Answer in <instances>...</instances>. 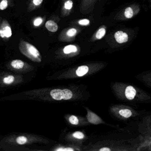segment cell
<instances>
[{
  "instance_id": "24",
  "label": "cell",
  "mask_w": 151,
  "mask_h": 151,
  "mask_svg": "<svg viewBox=\"0 0 151 151\" xmlns=\"http://www.w3.org/2000/svg\"><path fill=\"white\" fill-rule=\"evenodd\" d=\"M10 2L9 0H0V10L3 11L7 9Z\"/></svg>"
},
{
  "instance_id": "9",
  "label": "cell",
  "mask_w": 151,
  "mask_h": 151,
  "mask_svg": "<svg viewBox=\"0 0 151 151\" xmlns=\"http://www.w3.org/2000/svg\"><path fill=\"white\" fill-rule=\"evenodd\" d=\"M12 35L11 27L8 20H3L0 25V37L4 40H7Z\"/></svg>"
},
{
  "instance_id": "31",
  "label": "cell",
  "mask_w": 151,
  "mask_h": 151,
  "mask_svg": "<svg viewBox=\"0 0 151 151\" xmlns=\"http://www.w3.org/2000/svg\"><path fill=\"white\" fill-rule=\"evenodd\" d=\"M150 2L151 3V0H150Z\"/></svg>"
},
{
  "instance_id": "16",
  "label": "cell",
  "mask_w": 151,
  "mask_h": 151,
  "mask_svg": "<svg viewBox=\"0 0 151 151\" xmlns=\"http://www.w3.org/2000/svg\"><path fill=\"white\" fill-rule=\"evenodd\" d=\"M87 118L89 122L94 125H98L103 122L102 119L97 115L90 111H88Z\"/></svg>"
},
{
  "instance_id": "13",
  "label": "cell",
  "mask_w": 151,
  "mask_h": 151,
  "mask_svg": "<svg viewBox=\"0 0 151 151\" xmlns=\"http://www.w3.org/2000/svg\"><path fill=\"white\" fill-rule=\"evenodd\" d=\"M136 78L146 87L151 89V70L139 74L137 76Z\"/></svg>"
},
{
  "instance_id": "30",
  "label": "cell",
  "mask_w": 151,
  "mask_h": 151,
  "mask_svg": "<svg viewBox=\"0 0 151 151\" xmlns=\"http://www.w3.org/2000/svg\"><path fill=\"white\" fill-rule=\"evenodd\" d=\"M1 18H0V25H1Z\"/></svg>"
},
{
  "instance_id": "2",
  "label": "cell",
  "mask_w": 151,
  "mask_h": 151,
  "mask_svg": "<svg viewBox=\"0 0 151 151\" xmlns=\"http://www.w3.org/2000/svg\"><path fill=\"white\" fill-rule=\"evenodd\" d=\"M20 52L27 58L34 62L40 63L42 61V56L37 48L29 42L20 40L19 44Z\"/></svg>"
},
{
  "instance_id": "18",
  "label": "cell",
  "mask_w": 151,
  "mask_h": 151,
  "mask_svg": "<svg viewBox=\"0 0 151 151\" xmlns=\"http://www.w3.org/2000/svg\"><path fill=\"white\" fill-rule=\"evenodd\" d=\"M45 27L47 30L52 33H55L58 30V25L55 20H49L45 23Z\"/></svg>"
},
{
  "instance_id": "10",
  "label": "cell",
  "mask_w": 151,
  "mask_h": 151,
  "mask_svg": "<svg viewBox=\"0 0 151 151\" xmlns=\"http://www.w3.org/2000/svg\"><path fill=\"white\" fill-rule=\"evenodd\" d=\"M134 151H151V137L141 135L140 142L134 147Z\"/></svg>"
},
{
  "instance_id": "14",
  "label": "cell",
  "mask_w": 151,
  "mask_h": 151,
  "mask_svg": "<svg viewBox=\"0 0 151 151\" xmlns=\"http://www.w3.org/2000/svg\"><path fill=\"white\" fill-rule=\"evenodd\" d=\"M63 53L65 55H76L80 51V47L76 44H69L65 46L62 50Z\"/></svg>"
},
{
  "instance_id": "29",
  "label": "cell",
  "mask_w": 151,
  "mask_h": 151,
  "mask_svg": "<svg viewBox=\"0 0 151 151\" xmlns=\"http://www.w3.org/2000/svg\"><path fill=\"white\" fill-rule=\"evenodd\" d=\"M99 150L101 151H110L111 150L109 149V148L105 147V148H102L101 149H99Z\"/></svg>"
},
{
  "instance_id": "26",
  "label": "cell",
  "mask_w": 151,
  "mask_h": 151,
  "mask_svg": "<svg viewBox=\"0 0 151 151\" xmlns=\"http://www.w3.org/2000/svg\"><path fill=\"white\" fill-rule=\"evenodd\" d=\"M73 136L74 138L81 140V139H83L85 136L82 132H80V131H76V132L73 133Z\"/></svg>"
},
{
  "instance_id": "4",
  "label": "cell",
  "mask_w": 151,
  "mask_h": 151,
  "mask_svg": "<svg viewBox=\"0 0 151 151\" xmlns=\"http://www.w3.org/2000/svg\"><path fill=\"white\" fill-rule=\"evenodd\" d=\"M135 32L130 29L119 30L114 33L113 41L118 45H122L128 43L134 38Z\"/></svg>"
},
{
  "instance_id": "27",
  "label": "cell",
  "mask_w": 151,
  "mask_h": 151,
  "mask_svg": "<svg viewBox=\"0 0 151 151\" xmlns=\"http://www.w3.org/2000/svg\"><path fill=\"white\" fill-rule=\"evenodd\" d=\"M69 121L71 124L73 125H77L79 124V119L76 116L72 115L69 118Z\"/></svg>"
},
{
  "instance_id": "8",
  "label": "cell",
  "mask_w": 151,
  "mask_h": 151,
  "mask_svg": "<svg viewBox=\"0 0 151 151\" xmlns=\"http://www.w3.org/2000/svg\"><path fill=\"white\" fill-rule=\"evenodd\" d=\"M138 131L141 135L151 137V115H148L143 118L139 125Z\"/></svg>"
},
{
  "instance_id": "7",
  "label": "cell",
  "mask_w": 151,
  "mask_h": 151,
  "mask_svg": "<svg viewBox=\"0 0 151 151\" xmlns=\"http://www.w3.org/2000/svg\"><path fill=\"white\" fill-rule=\"evenodd\" d=\"M117 113L120 117L124 119H129L136 118L140 114L139 112L129 107H122L119 108Z\"/></svg>"
},
{
  "instance_id": "5",
  "label": "cell",
  "mask_w": 151,
  "mask_h": 151,
  "mask_svg": "<svg viewBox=\"0 0 151 151\" xmlns=\"http://www.w3.org/2000/svg\"><path fill=\"white\" fill-rule=\"evenodd\" d=\"M81 32V28L77 26L73 25L65 28L59 34L58 40L60 41L66 42L73 41Z\"/></svg>"
},
{
  "instance_id": "11",
  "label": "cell",
  "mask_w": 151,
  "mask_h": 151,
  "mask_svg": "<svg viewBox=\"0 0 151 151\" xmlns=\"http://www.w3.org/2000/svg\"><path fill=\"white\" fill-rule=\"evenodd\" d=\"M97 0H81L80 11L82 14H88L93 11Z\"/></svg>"
},
{
  "instance_id": "17",
  "label": "cell",
  "mask_w": 151,
  "mask_h": 151,
  "mask_svg": "<svg viewBox=\"0 0 151 151\" xmlns=\"http://www.w3.org/2000/svg\"><path fill=\"white\" fill-rule=\"evenodd\" d=\"M43 0H29L27 4V11L32 12L40 7Z\"/></svg>"
},
{
  "instance_id": "22",
  "label": "cell",
  "mask_w": 151,
  "mask_h": 151,
  "mask_svg": "<svg viewBox=\"0 0 151 151\" xmlns=\"http://www.w3.org/2000/svg\"><path fill=\"white\" fill-rule=\"evenodd\" d=\"M44 20H45V19L44 18L42 17H37L33 20V25L35 27H40V26L42 25V23H43V21H44Z\"/></svg>"
},
{
  "instance_id": "1",
  "label": "cell",
  "mask_w": 151,
  "mask_h": 151,
  "mask_svg": "<svg viewBox=\"0 0 151 151\" xmlns=\"http://www.w3.org/2000/svg\"><path fill=\"white\" fill-rule=\"evenodd\" d=\"M116 91L120 98L132 103H151V94L134 85L119 84Z\"/></svg>"
},
{
  "instance_id": "25",
  "label": "cell",
  "mask_w": 151,
  "mask_h": 151,
  "mask_svg": "<svg viewBox=\"0 0 151 151\" xmlns=\"http://www.w3.org/2000/svg\"><path fill=\"white\" fill-rule=\"evenodd\" d=\"M16 142L19 145H24L27 143V138L24 136H21L16 138Z\"/></svg>"
},
{
  "instance_id": "12",
  "label": "cell",
  "mask_w": 151,
  "mask_h": 151,
  "mask_svg": "<svg viewBox=\"0 0 151 151\" xmlns=\"http://www.w3.org/2000/svg\"><path fill=\"white\" fill-rule=\"evenodd\" d=\"M73 7V0H62L61 16L65 17L70 15Z\"/></svg>"
},
{
  "instance_id": "23",
  "label": "cell",
  "mask_w": 151,
  "mask_h": 151,
  "mask_svg": "<svg viewBox=\"0 0 151 151\" xmlns=\"http://www.w3.org/2000/svg\"><path fill=\"white\" fill-rule=\"evenodd\" d=\"M15 80V77L13 75L6 76L3 79V82L6 85H10L13 83Z\"/></svg>"
},
{
  "instance_id": "21",
  "label": "cell",
  "mask_w": 151,
  "mask_h": 151,
  "mask_svg": "<svg viewBox=\"0 0 151 151\" xmlns=\"http://www.w3.org/2000/svg\"><path fill=\"white\" fill-rule=\"evenodd\" d=\"M72 24L74 25H78L81 26H88L90 25L91 24V21L88 19H82L78 20L75 22H73Z\"/></svg>"
},
{
  "instance_id": "20",
  "label": "cell",
  "mask_w": 151,
  "mask_h": 151,
  "mask_svg": "<svg viewBox=\"0 0 151 151\" xmlns=\"http://www.w3.org/2000/svg\"><path fill=\"white\" fill-rule=\"evenodd\" d=\"M24 62L20 59H14L10 63L12 67L16 69H22L24 67Z\"/></svg>"
},
{
  "instance_id": "15",
  "label": "cell",
  "mask_w": 151,
  "mask_h": 151,
  "mask_svg": "<svg viewBox=\"0 0 151 151\" xmlns=\"http://www.w3.org/2000/svg\"><path fill=\"white\" fill-rule=\"evenodd\" d=\"M106 30L107 27L106 26L102 25L91 36L90 40L91 41H95L103 39L106 34Z\"/></svg>"
},
{
  "instance_id": "6",
  "label": "cell",
  "mask_w": 151,
  "mask_h": 151,
  "mask_svg": "<svg viewBox=\"0 0 151 151\" xmlns=\"http://www.w3.org/2000/svg\"><path fill=\"white\" fill-rule=\"evenodd\" d=\"M51 97L54 100H68L71 99L73 97V93L68 89H54L50 93Z\"/></svg>"
},
{
  "instance_id": "19",
  "label": "cell",
  "mask_w": 151,
  "mask_h": 151,
  "mask_svg": "<svg viewBox=\"0 0 151 151\" xmlns=\"http://www.w3.org/2000/svg\"><path fill=\"white\" fill-rule=\"evenodd\" d=\"M89 71V67L87 66H81L78 67L76 70V73L79 77H82L88 73Z\"/></svg>"
},
{
  "instance_id": "3",
  "label": "cell",
  "mask_w": 151,
  "mask_h": 151,
  "mask_svg": "<svg viewBox=\"0 0 151 151\" xmlns=\"http://www.w3.org/2000/svg\"><path fill=\"white\" fill-rule=\"evenodd\" d=\"M141 11V7L138 4H132L122 9L114 17V19L126 20L130 19L136 16Z\"/></svg>"
},
{
  "instance_id": "28",
  "label": "cell",
  "mask_w": 151,
  "mask_h": 151,
  "mask_svg": "<svg viewBox=\"0 0 151 151\" xmlns=\"http://www.w3.org/2000/svg\"><path fill=\"white\" fill-rule=\"evenodd\" d=\"M75 150L73 148H70V147H60L59 148L55 150L56 151H74Z\"/></svg>"
}]
</instances>
